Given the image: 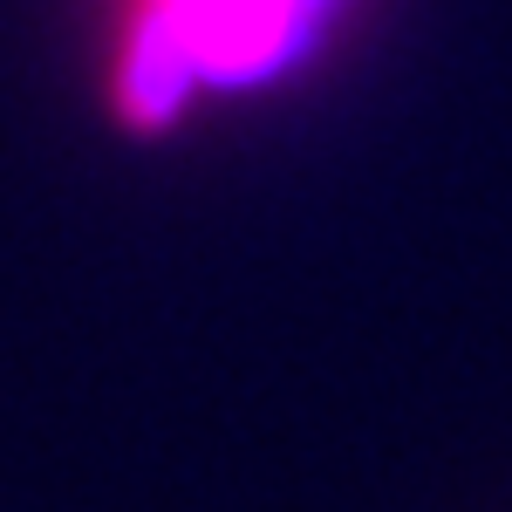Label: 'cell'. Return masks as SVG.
Wrapping results in <instances>:
<instances>
[{
  "mask_svg": "<svg viewBox=\"0 0 512 512\" xmlns=\"http://www.w3.org/2000/svg\"><path fill=\"white\" fill-rule=\"evenodd\" d=\"M130 14L158 21L192 62L198 89H267L315 62V48L335 35L349 0H137Z\"/></svg>",
  "mask_w": 512,
  "mask_h": 512,
  "instance_id": "1",
  "label": "cell"
}]
</instances>
